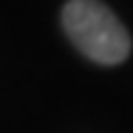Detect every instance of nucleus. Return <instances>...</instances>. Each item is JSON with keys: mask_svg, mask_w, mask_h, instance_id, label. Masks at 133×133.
Instances as JSON below:
<instances>
[{"mask_svg": "<svg viewBox=\"0 0 133 133\" xmlns=\"http://www.w3.org/2000/svg\"><path fill=\"white\" fill-rule=\"evenodd\" d=\"M62 25L71 44L96 64H121L131 52L128 30L101 0H69L62 10Z\"/></svg>", "mask_w": 133, "mask_h": 133, "instance_id": "obj_1", "label": "nucleus"}]
</instances>
